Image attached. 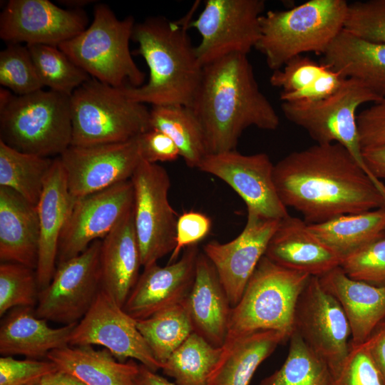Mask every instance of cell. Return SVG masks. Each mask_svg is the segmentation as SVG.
Returning <instances> with one entry per match:
<instances>
[{"instance_id":"obj_1","label":"cell","mask_w":385,"mask_h":385,"mask_svg":"<svg viewBox=\"0 0 385 385\" xmlns=\"http://www.w3.org/2000/svg\"><path fill=\"white\" fill-rule=\"evenodd\" d=\"M277 193L308 224L385 206V199L350 153L336 143L294 151L274 166Z\"/></svg>"},{"instance_id":"obj_2","label":"cell","mask_w":385,"mask_h":385,"mask_svg":"<svg viewBox=\"0 0 385 385\" xmlns=\"http://www.w3.org/2000/svg\"><path fill=\"white\" fill-rule=\"evenodd\" d=\"M204 130L208 154L236 150L242 132L274 130L279 118L260 91L247 56L234 53L203 67L191 106Z\"/></svg>"},{"instance_id":"obj_3","label":"cell","mask_w":385,"mask_h":385,"mask_svg":"<svg viewBox=\"0 0 385 385\" xmlns=\"http://www.w3.org/2000/svg\"><path fill=\"white\" fill-rule=\"evenodd\" d=\"M192 14L178 21L152 16L135 24L132 40L149 78L139 87L120 88L127 98L153 106H192L203 71L188 33Z\"/></svg>"},{"instance_id":"obj_4","label":"cell","mask_w":385,"mask_h":385,"mask_svg":"<svg viewBox=\"0 0 385 385\" xmlns=\"http://www.w3.org/2000/svg\"><path fill=\"white\" fill-rule=\"evenodd\" d=\"M345 0H309L284 11L270 10L260 19L255 49L274 71L304 53L322 54L344 27Z\"/></svg>"},{"instance_id":"obj_5","label":"cell","mask_w":385,"mask_h":385,"mask_svg":"<svg viewBox=\"0 0 385 385\" xmlns=\"http://www.w3.org/2000/svg\"><path fill=\"white\" fill-rule=\"evenodd\" d=\"M70 96L43 89L18 96L0 89V140L23 153L61 155L71 143Z\"/></svg>"},{"instance_id":"obj_6","label":"cell","mask_w":385,"mask_h":385,"mask_svg":"<svg viewBox=\"0 0 385 385\" xmlns=\"http://www.w3.org/2000/svg\"><path fill=\"white\" fill-rule=\"evenodd\" d=\"M310 277L282 267L264 255L240 301L232 307L223 346L264 330L281 332L289 339L298 298Z\"/></svg>"},{"instance_id":"obj_7","label":"cell","mask_w":385,"mask_h":385,"mask_svg":"<svg viewBox=\"0 0 385 385\" xmlns=\"http://www.w3.org/2000/svg\"><path fill=\"white\" fill-rule=\"evenodd\" d=\"M133 16L116 17L104 4H96L90 26L74 38L58 45L91 78L111 86L139 87L145 73L130 51L135 26Z\"/></svg>"},{"instance_id":"obj_8","label":"cell","mask_w":385,"mask_h":385,"mask_svg":"<svg viewBox=\"0 0 385 385\" xmlns=\"http://www.w3.org/2000/svg\"><path fill=\"white\" fill-rule=\"evenodd\" d=\"M72 146L127 141L149 130L150 110L91 78L70 96Z\"/></svg>"},{"instance_id":"obj_9","label":"cell","mask_w":385,"mask_h":385,"mask_svg":"<svg viewBox=\"0 0 385 385\" xmlns=\"http://www.w3.org/2000/svg\"><path fill=\"white\" fill-rule=\"evenodd\" d=\"M359 81L346 78L332 95L318 101L282 102L286 118L305 130L319 144L339 143L362 168L385 199V185L369 170L364 161L356 111L366 103L382 100Z\"/></svg>"},{"instance_id":"obj_10","label":"cell","mask_w":385,"mask_h":385,"mask_svg":"<svg viewBox=\"0 0 385 385\" xmlns=\"http://www.w3.org/2000/svg\"><path fill=\"white\" fill-rule=\"evenodd\" d=\"M130 180L133 223L145 267L172 253L178 217L168 200L170 179L163 167L141 160Z\"/></svg>"},{"instance_id":"obj_11","label":"cell","mask_w":385,"mask_h":385,"mask_svg":"<svg viewBox=\"0 0 385 385\" xmlns=\"http://www.w3.org/2000/svg\"><path fill=\"white\" fill-rule=\"evenodd\" d=\"M265 8L263 0H206L190 24L201 36L195 51L202 66L234 53L247 56L259 40Z\"/></svg>"},{"instance_id":"obj_12","label":"cell","mask_w":385,"mask_h":385,"mask_svg":"<svg viewBox=\"0 0 385 385\" xmlns=\"http://www.w3.org/2000/svg\"><path fill=\"white\" fill-rule=\"evenodd\" d=\"M101 242L96 240L81 254L57 264L51 281L39 292L37 317L69 325L85 316L101 289Z\"/></svg>"},{"instance_id":"obj_13","label":"cell","mask_w":385,"mask_h":385,"mask_svg":"<svg viewBox=\"0 0 385 385\" xmlns=\"http://www.w3.org/2000/svg\"><path fill=\"white\" fill-rule=\"evenodd\" d=\"M294 332L326 361L334 377L349 354L351 328L341 304L318 277L311 276L299 294Z\"/></svg>"},{"instance_id":"obj_14","label":"cell","mask_w":385,"mask_h":385,"mask_svg":"<svg viewBox=\"0 0 385 385\" xmlns=\"http://www.w3.org/2000/svg\"><path fill=\"white\" fill-rule=\"evenodd\" d=\"M69 345L102 346L120 361L135 359L153 371L161 369L138 330L137 320L101 289L73 329Z\"/></svg>"},{"instance_id":"obj_15","label":"cell","mask_w":385,"mask_h":385,"mask_svg":"<svg viewBox=\"0 0 385 385\" xmlns=\"http://www.w3.org/2000/svg\"><path fill=\"white\" fill-rule=\"evenodd\" d=\"M274 166L266 153L243 155L234 150L207 154L197 169L226 183L244 200L247 210L280 220L289 213L276 189Z\"/></svg>"},{"instance_id":"obj_16","label":"cell","mask_w":385,"mask_h":385,"mask_svg":"<svg viewBox=\"0 0 385 385\" xmlns=\"http://www.w3.org/2000/svg\"><path fill=\"white\" fill-rule=\"evenodd\" d=\"M133 204L130 180L74 198L61 235L57 264L78 256L96 240H103L132 210Z\"/></svg>"},{"instance_id":"obj_17","label":"cell","mask_w":385,"mask_h":385,"mask_svg":"<svg viewBox=\"0 0 385 385\" xmlns=\"http://www.w3.org/2000/svg\"><path fill=\"white\" fill-rule=\"evenodd\" d=\"M58 158L75 199L130 180L141 161L137 136L115 143L71 145Z\"/></svg>"},{"instance_id":"obj_18","label":"cell","mask_w":385,"mask_h":385,"mask_svg":"<svg viewBox=\"0 0 385 385\" xmlns=\"http://www.w3.org/2000/svg\"><path fill=\"white\" fill-rule=\"evenodd\" d=\"M87 23L82 9H62L49 0H10L0 14V38L8 44L58 46Z\"/></svg>"},{"instance_id":"obj_19","label":"cell","mask_w":385,"mask_h":385,"mask_svg":"<svg viewBox=\"0 0 385 385\" xmlns=\"http://www.w3.org/2000/svg\"><path fill=\"white\" fill-rule=\"evenodd\" d=\"M279 222L247 210L245 226L237 237L225 243L212 240L203 246V253L214 265L232 307L240 301Z\"/></svg>"},{"instance_id":"obj_20","label":"cell","mask_w":385,"mask_h":385,"mask_svg":"<svg viewBox=\"0 0 385 385\" xmlns=\"http://www.w3.org/2000/svg\"><path fill=\"white\" fill-rule=\"evenodd\" d=\"M200 250L184 249L178 260L161 267L157 262L144 267L123 308L136 320L148 318L183 302L193 284Z\"/></svg>"},{"instance_id":"obj_21","label":"cell","mask_w":385,"mask_h":385,"mask_svg":"<svg viewBox=\"0 0 385 385\" xmlns=\"http://www.w3.org/2000/svg\"><path fill=\"white\" fill-rule=\"evenodd\" d=\"M265 256L282 267L318 277L341 263L339 255L309 230L303 219L289 215L279 220Z\"/></svg>"},{"instance_id":"obj_22","label":"cell","mask_w":385,"mask_h":385,"mask_svg":"<svg viewBox=\"0 0 385 385\" xmlns=\"http://www.w3.org/2000/svg\"><path fill=\"white\" fill-rule=\"evenodd\" d=\"M73 202L65 170L58 157L53 159L36 205L40 237L36 273L40 291L48 285L56 270L61 235Z\"/></svg>"},{"instance_id":"obj_23","label":"cell","mask_w":385,"mask_h":385,"mask_svg":"<svg viewBox=\"0 0 385 385\" xmlns=\"http://www.w3.org/2000/svg\"><path fill=\"white\" fill-rule=\"evenodd\" d=\"M185 302L194 332L222 347L232 306L214 265L203 252L198 255L195 279Z\"/></svg>"},{"instance_id":"obj_24","label":"cell","mask_w":385,"mask_h":385,"mask_svg":"<svg viewBox=\"0 0 385 385\" xmlns=\"http://www.w3.org/2000/svg\"><path fill=\"white\" fill-rule=\"evenodd\" d=\"M319 279L344 311L351 328L349 345L364 342L385 322V286L353 279L340 267Z\"/></svg>"},{"instance_id":"obj_25","label":"cell","mask_w":385,"mask_h":385,"mask_svg":"<svg viewBox=\"0 0 385 385\" xmlns=\"http://www.w3.org/2000/svg\"><path fill=\"white\" fill-rule=\"evenodd\" d=\"M142 266L132 210L101 242V289L123 307L135 285Z\"/></svg>"},{"instance_id":"obj_26","label":"cell","mask_w":385,"mask_h":385,"mask_svg":"<svg viewBox=\"0 0 385 385\" xmlns=\"http://www.w3.org/2000/svg\"><path fill=\"white\" fill-rule=\"evenodd\" d=\"M47 322L37 317L34 307H19L8 312L1 322L0 354L39 359L69 346L76 324L53 328Z\"/></svg>"},{"instance_id":"obj_27","label":"cell","mask_w":385,"mask_h":385,"mask_svg":"<svg viewBox=\"0 0 385 385\" xmlns=\"http://www.w3.org/2000/svg\"><path fill=\"white\" fill-rule=\"evenodd\" d=\"M40 237L36 206L0 186V260L36 270Z\"/></svg>"},{"instance_id":"obj_28","label":"cell","mask_w":385,"mask_h":385,"mask_svg":"<svg viewBox=\"0 0 385 385\" xmlns=\"http://www.w3.org/2000/svg\"><path fill=\"white\" fill-rule=\"evenodd\" d=\"M322 63L385 98V43L364 39L343 29L323 53Z\"/></svg>"},{"instance_id":"obj_29","label":"cell","mask_w":385,"mask_h":385,"mask_svg":"<svg viewBox=\"0 0 385 385\" xmlns=\"http://www.w3.org/2000/svg\"><path fill=\"white\" fill-rule=\"evenodd\" d=\"M47 359L86 385H135L139 364L118 361L107 349L91 345L67 346L49 352Z\"/></svg>"},{"instance_id":"obj_30","label":"cell","mask_w":385,"mask_h":385,"mask_svg":"<svg viewBox=\"0 0 385 385\" xmlns=\"http://www.w3.org/2000/svg\"><path fill=\"white\" fill-rule=\"evenodd\" d=\"M288 338L273 330L259 331L222 346L209 385H249L258 366Z\"/></svg>"},{"instance_id":"obj_31","label":"cell","mask_w":385,"mask_h":385,"mask_svg":"<svg viewBox=\"0 0 385 385\" xmlns=\"http://www.w3.org/2000/svg\"><path fill=\"white\" fill-rule=\"evenodd\" d=\"M308 225L342 261L362 247L385 236V206Z\"/></svg>"},{"instance_id":"obj_32","label":"cell","mask_w":385,"mask_h":385,"mask_svg":"<svg viewBox=\"0 0 385 385\" xmlns=\"http://www.w3.org/2000/svg\"><path fill=\"white\" fill-rule=\"evenodd\" d=\"M150 127L167 135L185 164L197 168L208 154L202 125L191 107L158 106L150 110Z\"/></svg>"},{"instance_id":"obj_33","label":"cell","mask_w":385,"mask_h":385,"mask_svg":"<svg viewBox=\"0 0 385 385\" xmlns=\"http://www.w3.org/2000/svg\"><path fill=\"white\" fill-rule=\"evenodd\" d=\"M53 160L19 151L0 140V186L36 206Z\"/></svg>"},{"instance_id":"obj_34","label":"cell","mask_w":385,"mask_h":385,"mask_svg":"<svg viewBox=\"0 0 385 385\" xmlns=\"http://www.w3.org/2000/svg\"><path fill=\"white\" fill-rule=\"evenodd\" d=\"M223 354L203 337L192 333L162 365L177 385H209L210 376Z\"/></svg>"},{"instance_id":"obj_35","label":"cell","mask_w":385,"mask_h":385,"mask_svg":"<svg viewBox=\"0 0 385 385\" xmlns=\"http://www.w3.org/2000/svg\"><path fill=\"white\" fill-rule=\"evenodd\" d=\"M185 301L137 320L138 330L161 366L194 332Z\"/></svg>"},{"instance_id":"obj_36","label":"cell","mask_w":385,"mask_h":385,"mask_svg":"<svg viewBox=\"0 0 385 385\" xmlns=\"http://www.w3.org/2000/svg\"><path fill=\"white\" fill-rule=\"evenodd\" d=\"M289 339L284 362L259 385H332L334 376L326 361L296 332Z\"/></svg>"},{"instance_id":"obj_37","label":"cell","mask_w":385,"mask_h":385,"mask_svg":"<svg viewBox=\"0 0 385 385\" xmlns=\"http://www.w3.org/2000/svg\"><path fill=\"white\" fill-rule=\"evenodd\" d=\"M43 87L71 96L91 77L58 46L26 45Z\"/></svg>"},{"instance_id":"obj_38","label":"cell","mask_w":385,"mask_h":385,"mask_svg":"<svg viewBox=\"0 0 385 385\" xmlns=\"http://www.w3.org/2000/svg\"><path fill=\"white\" fill-rule=\"evenodd\" d=\"M39 292L35 270L17 263L1 262V317L16 307H35Z\"/></svg>"},{"instance_id":"obj_39","label":"cell","mask_w":385,"mask_h":385,"mask_svg":"<svg viewBox=\"0 0 385 385\" xmlns=\"http://www.w3.org/2000/svg\"><path fill=\"white\" fill-rule=\"evenodd\" d=\"M0 84L18 96L43 89L26 45L9 43L0 52Z\"/></svg>"},{"instance_id":"obj_40","label":"cell","mask_w":385,"mask_h":385,"mask_svg":"<svg viewBox=\"0 0 385 385\" xmlns=\"http://www.w3.org/2000/svg\"><path fill=\"white\" fill-rule=\"evenodd\" d=\"M339 267L353 279L385 286V236L342 259Z\"/></svg>"},{"instance_id":"obj_41","label":"cell","mask_w":385,"mask_h":385,"mask_svg":"<svg viewBox=\"0 0 385 385\" xmlns=\"http://www.w3.org/2000/svg\"><path fill=\"white\" fill-rule=\"evenodd\" d=\"M344 29L364 39L385 43V0L349 3Z\"/></svg>"},{"instance_id":"obj_42","label":"cell","mask_w":385,"mask_h":385,"mask_svg":"<svg viewBox=\"0 0 385 385\" xmlns=\"http://www.w3.org/2000/svg\"><path fill=\"white\" fill-rule=\"evenodd\" d=\"M332 385H385L369 349V339L349 345V354Z\"/></svg>"},{"instance_id":"obj_43","label":"cell","mask_w":385,"mask_h":385,"mask_svg":"<svg viewBox=\"0 0 385 385\" xmlns=\"http://www.w3.org/2000/svg\"><path fill=\"white\" fill-rule=\"evenodd\" d=\"M327 66L319 63L304 56L289 60L282 68L274 71L270 84L282 90L281 93L299 91L314 82L327 69Z\"/></svg>"},{"instance_id":"obj_44","label":"cell","mask_w":385,"mask_h":385,"mask_svg":"<svg viewBox=\"0 0 385 385\" xmlns=\"http://www.w3.org/2000/svg\"><path fill=\"white\" fill-rule=\"evenodd\" d=\"M57 370L48 359L19 360L3 356L0 358V385H30Z\"/></svg>"},{"instance_id":"obj_45","label":"cell","mask_w":385,"mask_h":385,"mask_svg":"<svg viewBox=\"0 0 385 385\" xmlns=\"http://www.w3.org/2000/svg\"><path fill=\"white\" fill-rule=\"evenodd\" d=\"M211 225L210 218L199 212H185L179 216L176 227V245L168 263L176 261L183 249L198 244L209 234Z\"/></svg>"},{"instance_id":"obj_46","label":"cell","mask_w":385,"mask_h":385,"mask_svg":"<svg viewBox=\"0 0 385 385\" xmlns=\"http://www.w3.org/2000/svg\"><path fill=\"white\" fill-rule=\"evenodd\" d=\"M141 160L150 163L170 162L180 156L174 142L165 133L150 128L137 136Z\"/></svg>"},{"instance_id":"obj_47","label":"cell","mask_w":385,"mask_h":385,"mask_svg":"<svg viewBox=\"0 0 385 385\" xmlns=\"http://www.w3.org/2000/svg\"><path fill=\"white\" fill-rule=\"evenodd\" d=\"M361 148L385 144V98L357 115Z\"/></svg>"},{"instance_id":"obj_48","label":"cell","mask_w":385,"mask_h":385,"mask_svg":"<svg viewBox=\"0 0 385 385\" xmlns=\"http://www.w3.org/2000/svg\"><path fill=\"white\" fill-rule=\"evenodd\" d=\"M346 78L327 66L319 78L307 87L293 93H280L282 102L318 101L334 93Z\"/></svg>"},{"instance_id":"obj_49","label":"cell","mask_w":385,"mask_h":385,"mask_svg":"<svg viewBox=\"0 0 385 385\" xmlns=\"http://www.w3.org/2000/svg\"><path fill=\"white\" fill-rule=\"evenodd\" d=\"M362 156L369 170L385 185V144L362 148Z\"/></svg>"},{"instance_id":"obj_50","label":"cell","mask_w":385,"mask_h":385,"mask_svg":"<svg viewBox=\"0 0 385 385\" xmlns=\"http://www.w3.org/2000/svg\"><path fill=\"white\" fill-rule=\"evenodd\" d=\"M369 339V349L373 360L385 379V322Z\"/></svg>"},{"instance_id":"obj_51","label":"cell","mask_w":385,"mask_h":385,"mask_svg":"<svg viewBox=\"0 0 385 385\" xmlns=\"http://www.w3.org/2000/svg\"><path fill=\"white\" fill-rule=\"evenodd\" d=\"M135 385H177L166 378L158 374L143 364H139V371L135 379Z\"/></svg>"},{"instance_id":"obj_52","label":"cell","mask_w":385,"mask_h":385,"mask_svg":"<svg viewBox=\"0 0 385 385\" xmlns=\"http://www.w3.org/2000/svg\"><path fill=\"white\" fill-rule=\"evenodd\" d=\"M39 383L40 385H86L74 376L59 370L46 375Z\"/></svg>"},{"instance_id":"obj_53","label":"cell","mask_w":385,"mask_h":385,"mask_svg":"<svg viewBox=\"0 0 385 385\" xmlns=\"http://www.w3.org/2000/svg\"><path fill=\"white\" fill-rule=\"evenodd\" d=\"M95 1L90 0H64L61 1V4L67 6L69 9H82L81 8L86 5L94 2Z\"/></svg>"},{"instance_id":"obj_54","label":"cell","mask_w":385,"mask_h":385,"mask_svg":"<svg viewBox=\"0 0 385 385\" xmlns=\"http://www.w3.org/2000/svg\"><path fill=\"white\" fill-rule=\"evenodd\" d=\"M30 385H40V383L38 381V382H36V383H34V384H30Z\"/></svg>"}]
</instances>
